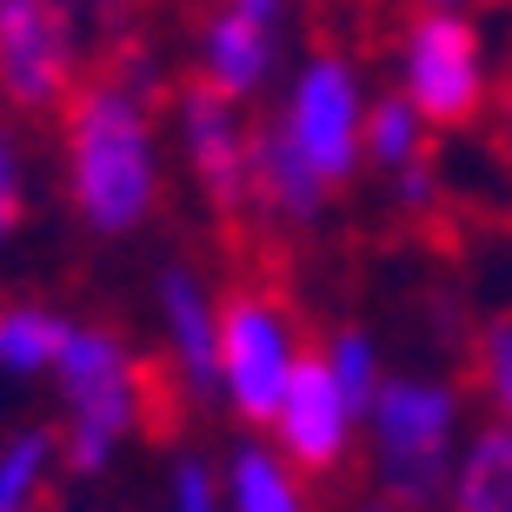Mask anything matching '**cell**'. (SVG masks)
<instances>
[{
	"mask_svg": "<svg viewBox=\"0 0 512 512\" xmlns=\"http://www.w3.org/2000/svg\"><path fill=\"white\" fill-rule=\"evenodd\" d=\"M54 373H60V386H67V413H74L67 466H74V473H100L107 453H114V439L140 419V406H147L160 386L127 360V346H120V340L87 333V326L67 333Z\"/></svg>",
	"mask_w": 512,
	"mask_h": 512,
	"instance_id": "3957f363",
	"label": "cell"
},
{
	"mask_svg": "<svg viewBox=\"0 0 512 512\" xmlns=\"http://www.w3.org/2000/svg\"><path fill=\"white\" fill-rule=\"evenodd\" d=\"M173 512H213L207 466H180V479H173Z\"/></svg>",
	"mask_w": 512,
	"mask_h": 512,
	"instance_id": "44dd1931",
	"label": "cell"
},
{
	"mask_svg": "<svg viewBox=\"0 0 512 512\" xmlns=\"http://www.w3.org/2000/svg\"><path fill=\"white\" fill-rule=\"evenodd\" d=\"M373 446L380 479L399 506H433L453 479V439H459V399L433 380H380L373 406Z\"/></svg>",
	"mask_w": 512,
	"mask_h": 512,
	"instance_id": "7a4b0ae2",
	"label": "cell"
},
{
	"mask_svg": "<svg viewBox=\"0 0 512 512\" xmlns=\"http://www.w3.org/2000/svg\"><path fill=\"white\" fill-rule=\"evenodd\" d=\"M233 14H247V20H260V27H273V14H280L286 0H227Z\"/></svg>",
	"mask_w": 512,
	"mask_h": 512,
	"instance_id": "7402d4cb",
	"label": "cell"
},
{
	"mask_svg": "<svg viewBox=\"0 0 512 512\" xmlns=\"http://www.w3.org/2000/svg\"><path fill=\"white\" fill-rule=\"evenodd\" d=\"M280 133L300 147V160L320 173L326 187H340L346 173L360 167V133H366V100L353 87V67L346 60H313L286 100Z\"/></svg>",
	"mask_w": 512,
	"mask_h": 512,
	"instance_id": "5b68a950",
	"label": "cell"
},
{
	"mask_svg": "<svg viewBox=\"0 0 512 512\" xmlns=\"http://www.w3.org/2000/svg\"><path fill=\"white\" fill-rule=\"evenodd\" d=\"M426 7H459V0H426Z\"/></svg>",
	"mask_w": 512,
	"mask_h": 512,
	"instance_id": "603a6c76",
	"label": "cell"
},
{
	"mask_svg": "<svg viewBox=\"0 0 512 512\" xmlns=\"http://www.w3.org/2000/svg\"><path fill=\"white\" fill-rule=\"evenodd\" d=\"M293 360H300V340H293V320L273 300L240 293V300L220 306V380H227L233 406L247 419L273 426Z\"/></svg>",
	"mask_w": 512,
	"mask_h": 512,
	"instance_id": "277c9868",
	"label": "cell"
},
{
	"mask_svg": "<svg viewBox=\"0 0 512 512\" xmlns=\"http://www.w3.org/2000/svg\"><path fill=\"white\" fill-rule=\"evenodd\" d=\"M326 180L300 160V147L280 127H266L260 140H247V200H260L273 220H313Z\"/></svg>",
	"mask_w": 512,
	"mask_h": 512,
	"instance_id": "8fae6325",
	"label": "cell"
},
{
	"mask_svg": "<svg viewBox=\"0 0 512 512\" xmlns=\"http://www.w3.org/2000/svg\"><path fill=\"white\" fill-rule=\"evenodd\" d=\"M366 512H399V506H366Z\"/></svg>",
	"mask_w": 512,
	"mask_h": 512,
	"instance_id": "d4e9b609",
	"label": "cell"
},
{
	"mask_svg": "<svg viewBox=\"0 0 512 512\" xmlns=\"http://www.w3.org/2000/svg\"><path fill=\"white\" fill-rule=\"evenodd\" d=\"M74 74V14L67 0H0V87L20 107H47Z\"/></svg>",
	"mask_w": 512,
	"mask_h": 512,
	"instance_id": "52a82bcc",
	"label": "cell"
},
{
	"mask_svg": "<svg viewBox=\"0 0 512 512\" xmlns=\"http://www.w3.org/2000/svg\"><path fill=\"white\" fill-rule=\"evenodd\" d=\"M406 100L439 127L479 114L486 60H479V34L453 7H433V14L413 20V34H406Z\"/></svg>",
	"mask_w": 512,
	"mask_h": 512,
	"instance_id": "8992f818",
	"label": "cell"
},
{
	"mask_svg": "<svg viewBox=\"0 0 512 512\" xmlns=\"http://www.w3.org/2000/svg\"><path fill=\"white\" fill-rule=\"evenodd\" d=\"M180 133H187V160L207 180L213 207H240L247 200V133L233 120L220 87H187L180 100Z\"/></svg>",
	"mask_w": 512,
	"mask_h": 512,
	"instance_id": "9c48e42d",
	"label": "cell"
},
{
	"mask_svg": "<svg viewBox=\"0 0 512 512\" xmlns=\"http://www.w3.org/2000/svg\"><path fill=\"white\" fill-rule=\"evenodd\" d=\"M506 133H512V100H506Z\"/></svg>",
	"mask_w": 512,
	"mask_h": 512,
	"instance_id": "cb8c5ba5",
	"label": "cell"
},
{
	"mask_svg": "<svg viewBox=\"0 0 512 512\" xmlns=\"http://www.w3.org/2000/svg\"><path fill=\"white\" fill-rule=\"evenodd\" d=\"M67 333H74V326L54 320V313H40V306H7V313H0V366H7V373H40V366L60 360Z\"/></svg>",
	"mask_w": 512,
	"mask_h": 512,
	"instance_id": "5bb4252c",
	"label": "cell"
},
{
	"mask_svg": "<svg viewBox=\"0 0 512 512\" xmlns=\"http://www.w3.org/2000/svg\"><path fill=\"white\" fill-rule=\"evenodd\" d=\"M479 386L499 406V426H512V320L479 333Z\"/></svg>",
	"mask_w": 512,
	"mask_h": 512,
	"instance_id": "d6986e66",
	"label": "cell"
},
{
	"mask_svg": "<svg viewBox=\"0 0 512 512\" xmlns=\"http://www.w3.org/2000/svg\"><path fill=\"white\" fill-rule=\"evenodd\" d=\"M453 512H512V426H486V433L453 459Z\"/></svg>",
	"mask_w": 512,
	"mask_h": 512,
	"instance_id": "7c38bea8",
	"label": "cell"
},
{
	"mask_svg": "<svg viewBox=\"0 0 512 512\" xmlns=\"http://www.w3.org/2000/svg\"><path fill=\"white\" fill-rule=\"evenodd\" d=\"M353 419H360V413L346 406V393H340V380H333L326 353H300V360H293V373H286L280 413H273L286 459H293V466H306V473L340 466L346 439H353Z\"/></svg>",
	"mask_w": 512,
	"mask_h": 512,
	"instance_id": "ba28073f",
	"label": "cell"
},
{
	"mask_svg": "<svg viewBox=\"0 0 512 512\" xmlns=\"http://www.w3.org/2000/svg\"><path fill=\"white\" fill-rule=\"evenodd\" d=\"M160 306H167L180 380L193 393H213V380H220V313L207 306V293H200V280H193L187 266H173L167 280H160Z\"/></svg>",
	"mask_w": 512,
	"mask_h": 512,
	"instance_id": "30bf717a",
	"label": "cell"
},
{
	"mask_svg": "<svg viewBox=\"0 0 512 512\" xmlns=\"http://www.w3.org/2000/svg\"><path fill=\"white\" fill-rule=\"evenodd\" d=\"M266 60H273V40H266L260 20H247V14H233V7H227V14L207 27V87H220L227 100L260 87Z\"/></svg>",
	"mask_w": 512,
	"mask_h": 512,
	"instance_id": "4fadbf2b",
	"label": "cell"
},
{
	"mask_svg": "<svg viewBox=\"0 0 512 512\" xmlns=\"http://www.w3.org/2000/svg\"><path fill=\"white\" fill-rule=\"evenodd\" d=\"M47 459H54V439L27 433L0 453V512H40V479H47Z\"/></svg>",
	"mask_w": 512,
	"mask_h": 512,
	"instance_id": "e0dca14e",
	"label": "cell"
},
{
	"mask_svg": "<svg viewBox=\"0 0 512 512\" xmlns=\"http://www.w3.org/2000/svg\"><path fill=\"white\" fill-rule=\"evenodd\" d=\"M233 512H306L300 479L273 453H240L233 459Z\"/></svg>",
	"mask_w": 512,
	"mask_h": 512,
	"instance_id": "2e32d148",
	"label": "cell"
},
{
	"mask_svg": "<svg viewBox=\"0 0 512 512\" xmlns=\"http://www.w3.org/2000/svg\"><path fill=\"white\" fill-rule=\"evenodd\" d=\"M360 147L380 160L386 173H399L406 160H419V147H426V114H419L413 100H380V107H366V133Z\"/></svg>",
	"mask_w": 512,
	"mask_h": 512,
	"instance_id": "9a60e30c",
	"label": "cell"
},
{
	"mask_svg": "<svg viewBox=\"0 0 512 512\" xmlns=\"http://www.w3.org/2000/svg\"><path fill=\"white\" fill-rule=\"evenodd\" d=\"M94 7H114V0H94Z\"/></svg>",
	"mask_w": 512,
	"mask_h": 512,
	"instance_id": "484cf974",
	"label": "cell"
},
{
	"mask_svg": "<svg viewBox=\"0 0 512 512\" xmlns=\"http://www.w3.org/2000/svg\"><path fill=\"white\" fill-rule=\"evenodd\" d=\"M326 366H333V380H340L346 406L366 419V406H373V393H380V360H373V346H366L360 333H340V340H333V353H326Z\"/></svg>",
	"mask_w": 512,
	"mask_h": 512,
	"instance_id": "ac0fdd59",
	"label": "cell"
},
{
	"mask_svg": "<svg viewBox=\"0 0 512 512\" xmlns=\"http://www.w3.org/2000/svg\"><path fill=\"white\" fill-rule=\"evenodd\" d=\"M14 213H20V153H14V140L0 133V240L14 227Z\"/></svg>",
	"mask_w": 512,
	"mask_h": 512,
	"instance_id": "ffe728a7",
	"label": "cell"
},
{
	"mask_svg": "<svg viewBox=\"0 0 512 512\" xmlns=\"http://www.w3.org/2000/svg\"><path fill=\"white\" fill-rule=\"evenodd\" d=\"M67 160H74V200L100 233H127L147 220L153 207V133H147V107L133 87L100 80L74 100L67 120Z\"/></svg>",
	"mask_w": 512,
	"mask_h": 512,
	"instance_id": "6da1fadb",
	"label": "cell"
}]
</instances>
